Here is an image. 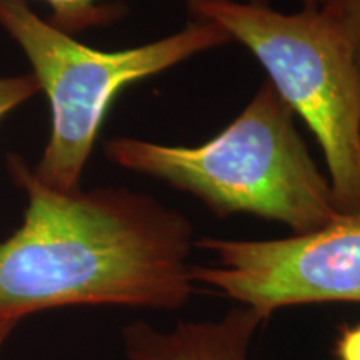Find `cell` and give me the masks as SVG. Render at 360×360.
<instances>
[{"mask_svg":"<svg viewBox=\"0 0 360 360\" xmlns=\"http://www.w3.org/2000/svg\"><path fill=\"white\" fill-rule=\"evenodd\" d=\"M13 327H15V323H0V347H2L4 340L7 339V335L11 334Z\"/></svg>","mask_w":360,"mask_h":360,"instance_id":"11","label":"cell"},{"mask_svg":"<svg viewBox=\"0 0 360 360\" xmlns=\"http://www.w3.org/2000/svg\"><path fill=\"white\" fill-rule=\"evenodd\" d=\"M328 0H302V8H321L326 6Z\"/></svg>","mask_w":360,"mask_h":360,"instance_id":"12","label":"cell"},{"mask_svg":"<svg viewBox=\"0 0 360 360\" xmlns=\"http://www.w3.org/2000/svg\"><path fill=\"white\" fill-rule=\"evenodd\" d=\"M252 52L326 155L335 207L360 210V69L322 8L282 13L267 0H187Z\"/></svg>","mask_w":360,"mask_h":360,"instance_id":"3","label":"cell"},{"mask_svg":"<svg viewBox=\"0 0 360 360\" xmlns=\"http://www.w3.org/2000/svg\"><path fill=\"white\" fill-rule=\"evenodd\" d=\"M262 322L257 310L238 305L219 321L182 322L169 332L135 322L125 328L124 340L130 360H249Z\"/></svg>","mask_w":360,"mask_h":360,"instance_id":"6","label":"cell"},{"mask_svg":"<svg viewBox=\"0 0 360 360\" xmlns=\"http://www.w3.org/2000/svg\"><path fill=\"white\" fill-rule=\"evenodd\" d=\"M107 159L204 202L217 217L250 214L307 233L337 210L330 180L310 157L295 114L265 80L231 124L195 147L117 137Z\"/></svg>","mask_w":360,"mask_h":360,"instance_id":"2","label":"cell"},{"mask_svg":"<svg viewBox=\"0 0 360 360\" xmlns=\"http://www.w3.org/2000/svg\"><path fill=\"white\" fill-rule=\"evenodd\" d=\"M217 257L192 265L193 282L267 319L305 304L360 302V210L339 214L307 233L270 240L204 237L195 242Z\"/></svg>","mask_w":360,"mask_h":360,"instance_id":"5","label":"cell"},{"mask_svg":"<svg viewBox=\"0 0 360 360\" xmlns=\"http://www.w3.org/2000/svg\"><path fill=\"white\" fill-rule=\"evenodd\" d=\"M0 27L20 45L51 103V137L34 175L60 192L80 188L103 117L120 90L232 40L214 22L192 17L169 37L105 52L40 19L25 0H0Z\"/></svg>","mask_w":360,"mask_h":360,"instance_id":"4","label":"cell"},{"mask_svg":"<svg viewBox=\"0 0 360 360\" xmlns=\"http://www.w3.org/2000/svg\"><path fill=\"white\" fill-rule=\"evenodd\" d=\"M334 355L337 360H360V323L340 328Z\"/></svg>","mask_w":360,"mask_h":360,"instance_id":"10","label":"cell"},{"mask_svg":"<svg viewBox=\"0 0 360 360\" xmlns=\"http://www.w3.org/2000/svg\"><path fill=\"white\" fill-rule=\"evenodd\" d=\"M321 8L349 44L360 69V0H328Z\"/></svg>","mask_w":360,"mask_h":360,"instance_id":"8","label":"cell"},{"mask_svg":"<svg viewBox=\"0 0 360 360\" xmlns=\"http://www.w3.org/2000/svg\"><path fill=\"white\" fill-rule=\"evenodd\" d=\"M52 11L51 24L65 34H75L96 25H105L124 13L120 4L103 0H44Z\"/></svg>","mask_w":360,"mask_h":360,"instance_id":"7","label":"cell"},{"mask_svg":"<svg viewBox=\"0 0 360 360\" xmlns=\"http://www.w3.org/2000/svg\"><path fill=\"white\" fill-rule=\"evenodd\" d=\"M39 90V82L34 75L0 77V119L29 101Z\"/></svg>","mask_w":360,"mask_h":360,"instance_id":"9","label":"cell"},{"mask_svg":"<svg viewBox=\"0 0 360 360\" xmlns=\"http://www.w3.org/2000/svg\"><path fill=\"white\" fill-rule=\"evenodd\" d=\"M22 225L0 240V323L72 305L179 309L195 292L193 227L179 210L124 188L60 192L20 157Z\"/></svg>","mask_w":360,"mask_h":360,"instance_id":"1","label":"cell"}]
</instances>
